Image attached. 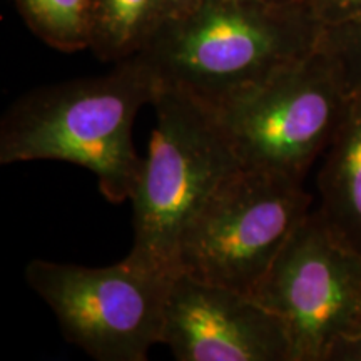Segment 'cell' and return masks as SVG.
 <instances>
[{"instance_id": "cell-1", "label": "cell", "mask_w": 361, "mask_h": 361, "mask_svg": "<svg viewBox=\"0 0 361 361\" xmlns=\"http://www.w3.org/2000/svg\"><path fill=\"white\" fill-rule=\"evenodd\" d=\"M159 92L154 72L139 56L104 75L29 90L0 123V164L64 161L89 169L112 204L130 200L144 157L135 152L133 124Z\"/></svg>"}, {"instance_id": "cell-2", "label": "cell", "mask_w": 361, "mask_h": 361, "mask_svg": "<svg viewBox=\"0 0 361 361\" xmlns=\"http://www.w3.org/2000/svg\"><path fill=\"white\" fill-rule=\"evenodd\" d=\"M323 27L306 0H200L137 56L159 87L213 106L313 52Z\"/></svg>"}, {"instance_id": "cell-3", "label": "cell", "mask_w": 361, "mask_h": 361, "mask_svg": "<svg viewBox=\"0 0 361 361\" xmlns=\"http://www.w3.org/2000/svg\"><path fill=\"white\" fill-rule=\"evenodd\" d=\"M151 106L156 126L130 196L134 245L128 256L174 278L179 241L189 221L243 164L213 114L196 99L159 87Z\"/></svg>"}, {"instance_id": "cell-4", "label": "cell", "mask_w": 361, "mask_h": 361, "mask_svg": "<svg viewBox=\"0 0 361 361\" xmlns=\"http://www.w3.org/2000/svg\"><path fill=\"white\" fill-rule=\"evenodd\" d=\"M350 94L340 66L318 45L261 82L204 107L243 166L303 180L331 142Z\"/></svg>"}, {"instance_id": "cell-5", "label": "cell", "mask_w": 361, "mask_h": 361, "mask_svg": "<svg viewBox=\"0 0 361 361\" xmlns=\"http://www.w3.org/2000/svg\"><path fill=\"white\" fill-rule=\"evenodd\" d=\"M310 206L303 180L241 166L189 221L178 273L252 295Z\"/></svg>"}, {"instance_id": "cell-6", "label": "cell", "mask_w": 361, "mask_h": 361, "mask_svg": "<svg viewBox=\"0 0 361 361\" xmlns=\"http://www.w3.org/2000/svg\"><path fill=\"white\" fill-rule=\"evenodd\" d=\"M24 274L64 336L90 358L144 361L161 343L173 278L129 256L104 268L32 259Z\"/></svg>"}, {"instance_id": "cell-7", "label": "cell", "mask_w": 361, "mask_h": 361, "mask_svg": "<svg viewBox=\"0 0 361 361\" xmlns=\"http://www.w3.org/2000/svg\"><path fill=\"white\" fill-rule=\"evenodd\" d=\"M252 296L281 318L293 361H324L333 343L361 329V252L310 211Z\"/></svg>"}, {"instance_id": "cell-8", "label": "cell", "mask_w": 361, "mask_h": 361, "mask_svg": "<svg viewBox=\"0 0 361 361\" xmlns=\"http://www.w3.org/2000/svg\"><path fill=\"white\" fill-rule=\"evenodd\" d=\"M161 343L179 361H293L286 326L250 293L178 273Z\"/></svg>"}, {"instance_id": "cell-9", "label": "cell", "mask_w": 361, "mask_h": 361, "mask_svg": "<svg viewBox=\"0 0 361 361\" xmlns=\"http://www.w3.org/2000/svg\"><path fill=\"white\" fill-rule=\"evenodd\" d=\"M318 189V211L324 221L361 252V87L350 94L341 123L324 151Z\"/></svg>"}, {"instance_id": "cell-10", "label": "cell", "mask_w": 361, "mask_h": 361, "mask_svg": "<svg viewBox=\"0 0 361 361\" xmlns=\"http://www.w3.org/2000/svg\"><path fill=\"white\" fill-rule=\"evenodd\" d=\"M200 0H94L90 51L104 62L141 54L171 22Z\"/></svg>"}, {"instance_id": "cell-11", "label": "cell", "mask_w": 361, "mask_h": 361, "mask_svg": "<svg viewBox=\"0 0 361 361\" xmlns=\"http://www.w3.org/2000/svg\"><path fill=\"white\" fill-rule=\"evenodd\" d=\"M30 32L61 52L90 49L94 0H13Z\"/></svg>"}, {"instance_id": "cell-12", "label": "cell", "mask_w": 361, "mask_h": 361, "mask_svg": "<svg viewBox=\"0 0 361 361\" xmlns=\"http://www.w3.org/2000/svg\"><path fill=\"white\" fill-rule=\"evenodd\" d=\"M319 47L326 51L340 66L348 89L361 87V19L345 24L324 25Z\"/></svg>"}, {"instance_id": "cell-13", "label": "cell", "mask_w": 361, "mask_h": 361, "mask_svg": "<svg viewBox=\"0 0 361 361\" xmlns=\"http://www.w3.org/2000/svg\"><path fill=\"white\" fill-rule=\"evenodd\" d=\"M323 25L361 19V0H306Z\"/></svg>"}, {"instance_id": "cell-14", "label": "cell", "mask_w": 361, "mask_h": 361, "mask_svg": "<svg viewBox=\"0 0 361 361\" xmlns=\"http://www.w3.org/2000/svg\"><path fill=\"white\" fill-rule=\"evenodd\" d=\"M324 361H361V329L333 343Z\"/></svg>"}, {"instance_id": "cell-15", "label": "cell", "mask_w": 361, "mask_h": 361, "mask_svg": "<svg viewBox=\"0 0 361 361\" xmlns=\"http://www.w3.org/2000/svg\"><path fill=\"white\" fill-rule=\"evenodd\" d=\"M263 2H271V4H290V2H296V0H263Z\"/></svg>"}]
</instances>
